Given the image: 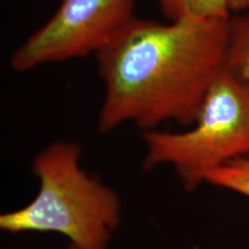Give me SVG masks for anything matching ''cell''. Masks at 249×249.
I'll use <instances>...</instances> for the list:
<instances>
[{"mask_svg": "<svg viewBox=\"0 0 249 249\" xmlns=\"http://www.w3.org/2000/svg\"><path fill=\"white\" fill-rule=\"evenodd\" d=\"M229 18L130 21L96 53L104 83L98 132L124 124L143 132L166 121L192 126L226 70Z\"/></svg>", "mask_w": 249, "mask_h": 249, "instance_id": "6da1fadb", "label": "cell"}, {"mask_svg": "<svg viewBox=\"0 0 249 249\" xmlns=\"http://www.w3.org/2000/svg\"><path fill=\"white\" fill-rule=\"evenodd\" d=\"M82 148L55 141L36 155L33 172L36 197L21 209L0 216L7 233L52 232L80 249H107L121 219L119 196L81 166Z\"/></svg>", "mask_w": 249, "mask_h": 249, "instance_id": "7a4b0ae2", "label": "cell"}, {"mask_svg": "<svg viewBox=\"0 0 249 249\" xmlns=\"http://www.w3.org/2000/svg\"><path fill=\"white\" fill-rule=\"evenodd\" d=\"M142 167H173L186 192L197 189L218 167L249 156V86L229 71L214 81L189 129H151Z\"/></svg>", "mask_w": 249, "mask_h": 249, "instance_id": "3957f363", "label": "cell"}, {"mask_svg": "<svg viewBox=\"0 0 249 249\" xmlns=\"http://www.w3.org/2000/svg\"><path fill=\"white\" fill-rule=\"evenodd\" d=\"M136 0H61L53 15L15 50L11 67L29 71L96 54L136 17Z\"/></svg>", "mask_w": 249, "mask_h": 249, "instance_id": "277c9868", "label": "cell"}, {"mask_svg": "<svg viewBox=\"0 0 249 249\" xmlns=\"http://www.w3.org/2000/svg\"><path fill=\"white\" fill-rule=\"evenodd\" d=\"M226 71L249 86V12L229 18Z\"/></svg>", "mask_w": 249, "mask_h": 249, "instance_id": "5b68a950", "label": "cell"}, {"mask_svg": "<svg viewBox=\"0 0 249 249\" xmlns=\"http://www.w3.org/2000/svg\"><path fill=\"white\" fill-rule=\"evenodd\" d=\"M160 12L169 21L189 18L231 17L226 0H156Z\"/></svg>", "mask_w": 249, "mask_h": 249, "instance_id": "8992f818", "label": "cell"}, {"mask_svg": "<svg viewBox=\"0 0 249 249\" xmlns=\"http://www.w3.org/2000/svg\"><path fill=\"white\" fill-rule=\"evenodd\" d=\"M207 183L249 198V156L213 170L208 174Z\"/></svg>", "mask_w": 249, "mask_h": 249, "instance_id": "52a82bcc", "label": "cell"}, {"mask_svg": "<svg viewBox=\"0 0 249 249\" xmlns=\"http://www.w3.org/2000/svg\"><path fill=\"white\" fill-rule=\"evenodd\" d=\"M226 4L231 15L249 12V0H226Z\"/></svg>", "mask_w": 249, "mask_h": 249, "instance_id": "ba28073f", "label": "cell"}, {"mask_svg": "<svg viewBox=\"0 0 249 249\" xmlns=\"http://www.w3.org/2000/svg\"><path fill=\"white\" fill-rule=\"evenodd\" d=\"M66 249H80V248H77L76 246H74V245H70Z\"/></svg>", "mask_w": 249, "mask_h": 249, "instance_id": "9c48e42d", "label": "cell"}]
</instances>
